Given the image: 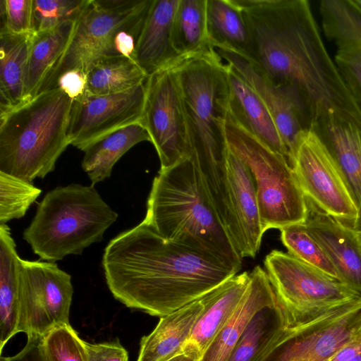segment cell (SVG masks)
I'll return each mask as SVG.
<instances>
[{"label": "cell", "instance_id": "obj_25", "mask_svg": "<svg viewBox=\"0 0 361 361\" xmlns=\"http://www.w3.org/2000/svg\"><path fill=\"white\" fill-rule=\"evenodd\" d=\"M151 142L149 135L140 122H137L101 137L83 152L82 170L94 185L109 178L115 164L137 144Z\"/></svg>", "mask_w": 361, "mask_h": 361}, {"label": "cell", "instance_id": "obj_34", "mask_svg": "<svg viewBox=\"0 0 361 361\" xmlns=\"http://www.w3.org/2000/svg\"><path fill=\"white\" fill-rule=\"evenodd\" d=\"M41 193L32 183L0 171V224L23 217Z\"/></svg>", "mask_w": 361, "mask_h": 361}, {"label": "cell", "instance_id": "obj_16", "mask_svg": "<svg viewBox=\"0 0 361 361\" xmlns=\"http://www.w3.org/2000/svg\"><path fill=\"white\" fill-rule=\"evenodd\" d=\"M228 236L240 257H255L265 232L256 189L247 165L228 148L226 157Z\"/></svg>", "mask_w": 361, "mask_h": 361}, {"label": "cell", "instance_id": "obj_17", "mask_svg": "<svg viewBox=\"0 0 361 361\" xmlns=\"http://www.w3.org/2000/svg\"><path fill=\"white\" fill-rule=\"evenodd\" d=\"M312 130L329 150L344 175L361 212V106L331 109L315 121Z\"/></svg>", "mask_w": 361, "mask_h": 361}, {"label": "cell", "instance_id": "obj_44", "mask_svg": "<svg viewBox=\"0 0 361 361\" xmlns=\"http://www.w3.org/2000/svg\"><path fill=\"white\" fill-rule=\"evenodd\" d=\"M358 244L361 248V231H354Z\"/></svg>", "mask_w": 361, "mask_h": 361}, {"label": "cell", "instance_id": "obj_14", "mask_svg": "<svg viewBox=\"0 0 361 361\" xmlns=\"http://www.w3.org/2000/svg\"><path fill=\"white\" fill-rule=\"evenodd\" d=\"M146 82L118 93L92 94L87 92L73 100L68 130L70 145L84 151L110 133L140 122Z\"/></svg>", "mask_w": 361, "mask_h": 361}, {"label": "cell", "instance_id": "obj_41", "mask_svg": "<svg viewBox=\"0 0 361 361\" xmlns=\"http://www.w3.org/2000/svg\"><path fill=\"white\" fill-rule=\"evenodd\" d=\"M168 361H199V360L194 358L192 356H190V355L183 353L180 355L169 360Z\"/></svg>", "mask_w": 361, "mask_h": 361}, {"label": "cell", "instance_id": "obj_13", "mask_svg": "<svg viewBox=\"0 0 361 361\" xmlns=\"http://www.w3.org/2000/svg\"><path fill=\"white\" fill-rule=\"evenodd\" d=\"M291 167L307 200L323 212L353 226L359 209L352 191L337 163L312 130L299 139Z\"/></svg>", "mask_w": 361, "mask_h": 361}, {"label": "cell", "instance_id": "obj_45", "mask_svg": "<svg viewBox=\"0 0 361 361\" xmlns=\"http://www.w3.org/2000/svg\"><path fill=\"white\" fill-rule=\"evenodd\" d=\"M348 361H361V352L354 356L352 359Z\"/></svg>", "mask_w": 361, "mask_h": 361}, {"label": "cell", "instance_id": "obj_35", "mask_svg": "<svg viewBox=\"0 0 361 361\" xmlns=\"http://www.w3.org/2000/svg\"><path fill=\"white\" fill-rule=\"evenodd\" d=\"M89 2L90 0H32V33L76 21Z\"/></svg>", "mask_w": 361, "mask_h": 361}, {"label": "cell", "instance_id": "obj_9", "mask_svg": "<svg viewBox=\"0 0 361 361\" xmlns=\"http://www.w3.org/2000/svg\"><path fill=\"white\" fill-rule=\"evenodd\" d=\"M264 264L283 327L302 324L361 298V290L288 252L272 250Z\"/></svg>", "mask_w": 361, "mask_h": 361}, {"label": "cell", "instance_id": "obj_3", "mask_svg": "<svg viewBox=\"0 0 361 361\" xmlns=\"http://www.w3.org/2000/svg\"><path fill=\"white\" fill-rule=\"evenodd\" d=\"M144 221L166 240L209 251L241 267L242 258L212 205L192 154L159 170Z\"/></svg>", "mask_w": 361, "mask_h": 361}, {"label": "cell", "instance_id": "obj_22", "mask_svg": "<svg viewBox=\"0 0 361 361\" xmlns=\"http://www.w3.org/2000/svg\"><path fill=\"white\" fill-rule=\"evenodd\" d=\"M226 63L230 115L247 132L288 160L279 131L262 99L232 65Z\"/></svg>", "mask_w": 361, "mask_h": 361}, {"label": "cell", "instance_id": "obj_18", "mask_svg": "<svg viewBox=\"0 0 361 361\" xmlns=\"http://www.w3.org/2000/svg\"><path fill=\"white\" fill-rule=\"evenodd\" d=\"M319 11L324 32L336 47L334 63L361 106V16L346 0H322Z\"/></svg>", "mask_w": 361, "mask_h": 361}, {"label": "cell", "instance_id": "obj_36", "mask_svg": "<svg viewBox=\"0 0 361 361\" xmlns=\"http://www.w3.org/2000/svg\"><path fill=\"white\" fill-rule=\"evenodd\" d=\"M84 342L71 324L54 328L42 339L47 361H87Z\"/></svg>", "mask_w": 361, "mask_h": 361}, {"label": "cell", "instance_id": "obj_27", "mask_svg": "<svg viewBox=\"0 0 361 361\" xmlns=\"http://www.w3.org/2000/svg\"><path fill=\"white\" fill-rule=\"evenodd\" d=\"M20 257L7 224H0V353L16 334L19 319L18 269Z\"/></svg>", "mask_w": 361, "mask_h": 361}, {"label": "cell", "instance_id": "obj_2", "mask_svg": "<svg viewBox=\"0 0 361 361\" xmlns=\"http://www.w3.org/2000/svg\"><path fill=\"white\" fill-rule=\"evenodd\" d=\"M237 1L250 37L244 57L273 84L296 90L315 121L331 109L359 106L324 46L308 1Z\"/></svg>", "mask_w": 361, "mask_h": 361}, {"label": "cell", "instance_id": "obj_32", "mask_svg": "<svg viewBox=\"0 0 361 361\" xmlns=\"http://www.w3.org/2000/svg\"><path fill=\"white\" fill-rule=\"evenodd\" d=\"M282 327L281 314L276 305L261 310L253 317L226 361H257Z\"/></svg>", "mask_w": 361, "mask_h": 361}, {"label": "cell", "instance_id": "obj_4", "mask_svg": "<svg viewBox=\"0 0 361 361\" xmlns=\"http://www.w3.org/2000/svg\"><path fill=\"white\" fill-rule=\"evenodd\" d=\"M73 103L55 87L0 111V171L30 183L52 172L70 145Z\"/></svg>", "mask_w": 361, "mask_h": 361}, {"label": "cell", "instance_id": "obj_40", "mask_svg": "<svg viewBox=\"0 0 361 361\" xmlns=\"http://www.w3.org/2000/svg\"><path fill=\"white\" fill-rule=\"evenodd\" d=\"M43 336H32L27 337L23 348L13 356L1 355L0 361H47L42 344Z\"/></svg>", "mask_w": 361, "mask_h": 361}, {"label": "cell", "instance_id": "obj_8", "mask_svg": "<svg viewBox=\"0 0 361 361\" xmlns=\"http://www.w3.org/2000/svg\"><path fill=\"white\" fill-rule=\"evenodd\" d=\"M224 130L228 149L252 174L264 231L305 222L307 200L287 159L244 129L228 111Z\"/></svg>", "mask_w": 361, "mask_h": 361}, {"label": "cell", "instance_id": "obj_29", "mask_svg": "<svg viewBox=\"0 0 361 361\" xmlns=\"http://www.w3.org/2000/svg\"><path fill=\"white\" fill-rule=\"evenodd\" d=\"M76 21L32 34L25 79V100L39 92L47 74L65 51Z\"/></svg>", "mask_w": 361, "mask_h": 361}, {"label": "cell", "instance_id": "obj_11", "mask_svg": "<svg viewBox=\"0 0 361 361\" xmlns=\"http://www.w3.org/2000/svg\"><path fill=\"white\" fill-rule=\"evenodd\" d=\"M361 334V298L302 324L281 328L257 361H329Z\"/></svg>", "mask_w": 361, "mask_h": 361}, {"label": "cell", "instance_id": "obj_10", "mask_svg": "<svg viewBox=\"0 0 361 361\" xmlns=\"http://www.w3.org/2000/svg\"><path fill=\"white\" fill-rule=\"evenodd\" d=\"M73 295L71 276L57 264L20 258L18 334L44 336L54 328L70 324Z\"/></svg>", "mask_w": 361, "mask_h": 361}, {"label": "cell", "instance_id": "obj_5", "mask_svg": "<svg viewBox=\"0 0 361 361\" xmlns=\"http://www.w3.org/2000/svg\"><path fill=\"white\" fill-rule=\"evenodd\" d=\"M118 216L94 185L71 183L45 195L23 238L41 259L55 262L102 241Z\"/></svg>", "mask_w": 361, "mask_h": 361}, {"label": "cell", "instance_id": "obj_37", "mask_svg": "<svg viewBox=\"0 0 361 361\" xmlns=\"http://www.w3.org/2000/svg\"><path fill=\"white\" fill-rule=\"evenodd\" d=\"M32 0H1L0 32L31 34Z\"/></svg>", "mask_w": 361, "mask_h": 361}, {"label": "cell", "instance_id": "obj_39", "mask_svg": "<svg viewBox=\"0 0 361 361\" xmlns=\"http://www.w3.org/2000/svg\"><path fill=\"white\" fill-rule=\"evenodd\" d=\"M55 87L63 90L73 100L77 99L87 91V73L80 70L68 71L58 78L53 88Z\"/></svg>", "mask_w": 361, "mask_h": 361}, {"label": "cell", "instance_id": "obj_38", "mask_svg": "<svg viewBox=\"0 0 361 361\" xmlns=\"http://www.w3.org/2000/svg\"><path fill=\"white\" fill-rule=\"evenodd\" d=\"M87 361H128V353L117 338L113 341L84 342Z\"/></svg>", "mask_w": 361, "mask_h": 361}, {"label": "cell", "instance_id": "obj_20", "mask_svg": "<svg viewBox=\"0 0 361 361\" xmlns=\"http://www.w3.org/2000/svg\"><path fill=\"white\" fill-rule=\"evenodd\" d=\"M307 205V229L325 250L342 281L361 290V248L354 230L309 200Z\"/></svg>", "mask_w": 361, "mask_h": 361}, {"label": "cell", "instance_id": "obj_1", "mask_svg": "<svg viewBox=\"0 0 361 361\" xmlns=\"http://www.w3.org/2000/svg\"><path fill=\"white\" fill-rule=\"evenodd\" d=\"M102 264L115 299L160 317L200 299L241 269L209 251L166 240L144 220L109 241Z\"/></svg>", "mask_w": 361, "mask_h": 361}, {"label": "cell", "instance_id": "obj_6", "mask_svg": "<svg viewBox=\"0 0 361 361\" xmlns=\"http://www.w3.org/2000/svg\"><path fill=\"white\" fill-rule=\"evenodd\" d=\"M152 1L90 0L76 21L65 51L39 92L52 89L58 78L68 71L87 73L102 58L122 55L134 60L135 45Z\"/></svg>", "mask_w": 361, "mask_h": 361}, {"label": "cell", "instance_id": "obj_26", "mask_svg": "<svg viewBox=\"0 0 361 361\" xmlns=\"http://www.w3.org/2000/svg\"><path fill=\"white\" fill-rule=\"evenodd\" d=\"M32 34L0 32V111L25 101Z\"/></svg>", "mask_w": 361, "mask_h": 361}, {"label": "cell", "instance_id": "obj_43", "mask_svg": "<svg viewBox=\"0 0 361 361\" xmlns=\"http://www.w3.org/2000/svg\"><path fill=\"white\" fill-rule=\"evenodd\" d=\"M351 227L354 231H361V212L359 213L357 220Z\"/></svg>", "mask_w": 361, "mask_h": 361}, {"label": "cell", "instance_id": "obj_24", "mask_svg": "<svg viewBox=\"0 0 361 361\" xmlns=\"http://www.w3.org/2000/svg\"><path fill=\"white\" fill-rule=\"evenodd\" d=\"M203 308L198 299L160 317L154 330L141 338L137 361H168L183 353Z\"/></svg>", "mask_w": 361, "mask_h": 361}, {"label": "cell", "instance_id": "obj_23", "mask_svg": "<svg viewBox=\"0 0 361 361\" xmlns=\"http://www.w3.org/2000/svg\"><path fill=\"white\" fill-rule=\"evenodd\" d=\"M276 305L275 295L265 270L255 267L238 308L206 350L200 361H226L253 317Z\"/></svg>", "mask_w": 361, "mask_h": 361}, {"label": "cell", "instance_id": "obj_19", "mask_svg": "<svg viewBox=\"0 0 361 361\" xmlns=\"http://www.w3.org/2000/svg\"><path fill=\"white\" fill-rule=\"evenodd\" d=\"M249 281L250 273L237 274L199 299L204 308L184 346L183 353L200 360L238 308Z\"/></svg>", "mask_w": 361, "mask_h": 361}, {"label": "cell", "instance_id": "obj_7", "mask_svg": "<svg viewBox=\"0 0 361 361\" xmlns=\"http://www.w3.org/2000/svg\"><path fill=\"white\" fill-rule=\"evenodd\" d=\"M176 68L192 154L202 170L224 165L228 153L224 124L229 109L226 63L213 49Z\"/></svg>", "mask_w": 361, "mask_h": 361}, {"label": "cell", "instance_id": "obj_31", "mask_svg": "<svg viewBox=\"0 0 361 361\" xmlns=\"http://www.w3.org/2000/svg\"><path fill=\"white\" fill-rule=\"evenodd\" d=\"M148 77L128 56H106L87 72V92L92 94L121 92L145 82Z\"/></svg>", "mask_w": 361, "mask_h": 361}, {"label": "cell", "instance_id": "obj_30", "mask_svg": "<svg viewBox=\"0 0 361 361\" xmlns=\"http://www.w3.org/2000/svg\"><path fill=\"white\" fill-rule=\"evenodd\" d=\"M207 1L180 0L173 20L172 42L183 60L214 49L207 32Z\"/></svg>", "mask_w": 361, "mask_h": 361}, {"label": "cell", "instance_id": "obj_33", "mask_svg": "<svg viewBox=\"0 0 361 361\" xmlns=\"http://www.w3.org/2000/svg\"><path fill=\"white\" fill-rule=\"evenodd\" d=\"M280 231L281 242L288 253L342 281L325 250L309 231L305 222L289 225L280 229Z\"/></svg>", "mask_w": 361, "mask_h": 361}, {"label": "cell", "instance_id": "obj_28", "mask_svg": "<svg viewBox=\"0 0 361 361\" xmlns=\"http://www.w3.org/2000/svg\"><path fill=\"white\" fill-rule=\"evenodd\" d=\"M207 25L212 47L250 54L249 30L237 0H207Z\"/></svg>", "mask_w": 361, "mask_h": 361}, {"label": "cell", "instance_id": "obj_42", "mask_svg": "<svg viewBox=\"0 0 361 361\" xmlns=\"http://www.w3.org/2000/svg\"><path fill=\"white\" fill-rule=\"evenodd\" d=\"M347 3L361 16V0H346Z\"/></svg>", "mask_w": 361, "mask_h": 361}, {"label": "cell", "instance_id": "obj_15", "mask_svg": "<svg viewBox=\"0 0 361 361\" xmlns=\"http://www.w3.org/2000/svg\"><path fill=\"white\" fill-rule=\"evenodd\" d=\"M214 49L222 60L239 72L262 99L279 131L291 166L299 139L312 130L314 123L312 109L296 90L273 84L242 55L224 48Z\"/></svg>", "mask_w": 361, "mask_h": 361}, {"label": "cell", "instance_id": "obj_21", "mask_svg": "<svg viewBox=\"0 0 361 361\" xmlns=\"http://www.w3.org/2000/svg\"><path fill=\"white\" fill-rule=\"evenodd\" d=\"M180 0H153L137 39L134 60L148 75L183 61L173 48L172 30Z\"/></svg>", "mask_w": 361, "mask_h": 361}, {"label": "cell", "instance_id": "obj_12", "mask_svg": "<svg viewBox=\"0 0 361 361\" xmlns=\"http://www.w3.org/2000/svg\"><path fill=\"white\" fill-rule=\"evenodd\" d=\"M148 132L160 161L168 169L192 154L182 90L175 66L149 75L140 121Z\"/></svg>", "mask_w": 361, "mask_h": 361}]
</instances>
